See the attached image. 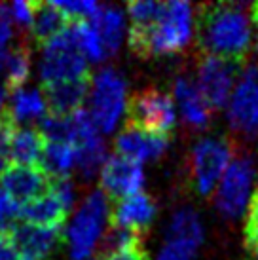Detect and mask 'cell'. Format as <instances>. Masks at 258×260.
I'll use <instances>...</instances> for the list:
<instances>
[{"label": "cell", "mask_w": 258, "mask_h": 260, "mask_svg": "<svg viewBox=\"0 0 258 260\" xmlns=\"http://www.w3.org/2000/svg\"><path fill=\"white\" fill-rule=\"evenodd\" d=\"M196 46L201 55L245 65L252 46L251 17L237 2H205L196 8Z\"/></svg>", "instance_id": "cell-1"}, {"label": "cell", "mask_w": 258, "mask_h": 260, "mask_svg": "<svg viewBox=\"0 0 258 260\" xmlns=\"http://www.w3.org/2000/svg\"><path fill=\"white\" fill-rule=\"evenodd\" d=\"M192 27L194 15L192 6L188 2H164L162 14L156 21L131 25L129 48L143 59L177 53L188 46L192 38Z\"/></svg>", "instance_id": "cell-2"}, {"label": "cell", "mask_w": 258, "mask_h": 260, "mask_svg": "<svg viewBox=\"0 0 258 260\" xmlns=\"http://www.w3.org/2000/svg\"><path fill=\"white\" fill-rule=\"evenodd\" d=\"M108 217V196L103 190H93L80 205L67 230L71 260H86L93 254L105 234Z\"/></svg>", "instance_id": "cell-3"}, {"label": "cell", "mask_w": 258, "mask_h": 260, "mask_svg": "<svg viewBox=\"0 0 258 260\" xmlns=\"http://www.w3.org/2000/svg\"><path fill=\"white\" fill-rule=\"evenodd\" d=\"M234 143L224 135L201 137L194 145L190 152V179L198 194H215L234 158Z\"/></svg>", "instance_id": "cell-4"}, {"label": "cell", "mask_w": 258, "mask_h": 260, "mask_svg": "<svg viewBox=\"0 0 258 260\" xmlns=\"http://www.w3.org/2000/svg\"><path fill=\"white\" fill-rule=\"evenodd\" d=\"M256 177V164L249 152L236 148L222 181L215 190V207L220 217L236 220L243 215L251 200L252 182Z\"/></svg>", "instance_id": "cell-5"}, {"label": "cell", "mask_w": 258, "mask_h": 260, "mask_svg": "<svg viewBox=\"0 0 258 260\" xmlns=\"http://www.w3.org/2000/svg\"><path fill=\"white\" fill-rule=\"evenodd\" d=\"M127 109V86L116 69H101L93 76L89 91V114L97 129L110 133L116 129L122 114Z\"/></svg>", "instance_id": "cell-6"}, {"label": "cell", "mask_w": 258, "mask_h": 260, "mask_svg": "<svg viewBox=\"0 0 258 260\" xmlns=\"http://www.w3.org/2000/svg\"><path fill=\"white\" fill-rule=\"evenodd\" d=\"M42 48L44 51L42 61H40V78H42L44 86L89 76L87 59L78 50V44L74 40L71 27L55 38H51Z\"/></svg>", "instance_id": "cell-7"}, {"label": "cell", "mask_w": 258, "mask_h": 260, "mask_svg": "<svg viewBox=\"0 0 258 260\" xmlns=\"http://www.w3.org/2000/svg\"><path fill=\"white\" fill-rule=\"evenodd\" d=\"M127 123L139 129L171 137L177 123L175 101L167 91L158 87H146L137 91L127 101Z\"/></svg>", "instance_id": "cell-8"}, {"label": "cell", "mask_w": 258, "mask_h": 260, "mask_svg": "<svg viewBox=\"0 0 258 260\" xmlns=\"http://www.w3.org/2000/svg\"><path fill=\"white\" fill-rule=\"evenodd\" d=\"M232 129L247 139L258 137V67L247 63L228 101Z\"/></svg>", "instance_id": "cell-9"}, {"label": "cell", "mask_w": 258, "mask_h": 260, "mask_svg": "<svg viewBox=\"0 0 258 260\" xmlns=\"http://www.w3.org/2000/svg\"><path fill=\"white\" fill-rule=\"evenodd\" d=\"M245 65H237L232 61L218 57L201 55L198 63V87L207 103L209 110H220L230 101V95L236 87V78L241 76Z\"/></svg>", "instance_id": "cell-10"}, {"label": "cell", "mask_w": 258, "mask_h": 260, "mask_svg": "<svg viewBox=\"0 0 258 260\" xmlns=\"http://www.w3.org/2000/svg\"><path fill=\"white\" fill-rule=\"evenodd\" d=\"M143 166L123 156H110L101 169V190L114 200H123L143 192Z\"/></svg>", "instance_id": "cell-11"}, {"label": "cell", "mask_w": 258, "mask_h": 260, "mask_svg": "<svg viewBox=\"0 0 258 260\" xmlns=\"http://www.w3.org/2000/svg\"><path fill=\"white\" fill-rule=\"evenodd\" d=\"M0 188L19 205L35 202L50 190V177L38 166L8 164L0 173Z\"/></svg>", "instance_id": "cell-12"}, {"label": "cell", "mask_w": 258, "mask_h": 260, "mask_svg": "<svg viewBox=\"0 0 258 260\" xmlns=\"http://www.w3.org/2000/svg\"><path fill=\"white\" fill-rule=\"evenodd\" d=\"M15 249L21 260H46L63 241V228L19 224L12 228Z\"/></svg>", "instance_id": "cell-13"}, {"label": "cell", "mask_w": 258, "mask_h": 260, "mask_svg": "<svg viewBox=\"0 0 258 260\" xmlns=\"http://www.w3.org/2000/svg\"><path fill=\"white\" fill-rule=\"evenodd\" d=\"M169 146V137L165 135H156V133H148L125 123L118 137L114 141V148L118 156H123L127 159H133L137 164H143L148 159L159 158Z\"/></svg>", "instance_id": "cell-14"}, {"label": "cell", "mask_w": 258, "mask_h": 260, "mask_svg": "<svg viewBox=\"0 0 258 260\" xmlns=\"http://www.w3.org/2000/svg\"><path fill=\"white\" fill-rule=\"evenodd\" d=\"M91 82H93V76L89 74L84 78L64 80V82L44 86V99L50 114L69 116L82 109L87 93L91 91Z\"/></svg>", "instance_id": "cell-15"}, {"label": "cell", "mask_w": 258, "mask_h": 260, "mask_svg": "<svg viewBox=\"0 0 258 260\" xmlns=\"http://www.w3.org/2000/svg\"><path fill=\"white\" fill-rule=\"evenodd\" d=\"M173 95L179 105L180 116L188 127L203 129L211 120V110H209L207 103L203 101L200 87L194 82V78H190L188 74H180L179 78L175 80Z\"/></svg>", "instance_id": "cell-16"}, {"label": "cell", "mask_w": 258, "mask_h": 260, "mask_svg": "<svg viewBox=\"0 0 258 260\" xmlns=\"http://www.w3.org/2000/svg\"><path fill=\"white\" fill-rule=\"evenodd\" d=\"M154 217H156V203L144 192L118 200L112 213H110L112 226L135 230L141 234L150 226Z\"/></svg>", "instance_id": "cell-17"}, {"label": "cell", "mask_w": 258, "mask_h": 260, "mask_svg": "<svg viewBox=\"0 0 258 260\" xmlns=\"http://www.w3.org/2000/svg\"><path fill=\"white\" fill-rule=\"evenodd\" d=\"M67 215H69V209L48 190V192L44 196H40L38 200L21 205L19 218L25 220L27 224H35V226L63 228L64 220H67Z\"/></svg>", "instance_id": "cell-18"}, {"label": "cell", "mask_w": 258, "mask_h": 260, "mask_svg": "<svg viewBox=\"0 0 258 260\" xmlns=\"http://www.w3.org/2000/svg\"><path fill=\"white\" fill-rule=\"evenodd\" d=\"M44 146H46V141L40 135V131L15 125L12 135H10L8 158H10L12 164L38 166L40 158H42Z\"/></svg>", "instance_id": "cell-19"}, {"label": "cell", "mask_w": 258, "mask_h": 260, "mask_svg": "<svg viewBox=\"0 0 258 260\" xmlns=\"http://www.w3.org/2000/svg\"><path fill=\"white\" fill-rule=\"evenodd\" d=\"M71 19L53 2H36L35 19L30 25V35L38 44H48L51 38L61 35L71 27Z\"/></svg>", "instance_id": "cell-20"}, {"label": "cell", "mask_w": 258, "mask_h": 260, "mask_svg": "<svg viewBox=\"0 0 258 260\" xmlns=\"http://www.w3.org/2000/svg\"><path fill=\"white\" fill-rule=\"evenodd\" d=\"M91 25L99 35L107 57L114 55L120 48V44H122L123 29H125L123 14L114 6H101L99 12L91 19Z\"/></svg>", "instance_id": "cell-21"}, {"label": "cell", "mask_w": 258, "mask_h": 260, "mask_svg": "<svg viewBox=\"0 0 258 260\" xmlns=\"http://www.w3.org/2000/svg\"><path fill=\"white\" fill-rule=\"evenodd\" d=\"M74 148H76V167L86 179L95 177L108 159L107 145L101 137V131H93L84 139H80Z\"/></svg>", "instance_id": "cell-22"}, {"label": "cell", "mask_w": 258, "mask_h": 260, "mask_svg": "<svg viewBox=\"0 0 258 260\" xmlns=\"http://www.w3.org/2000/svg\"><path fill=\"white\" fill-rule=\"evenodd\" d=\"M76 166V148L64 143H46L38 167L50 179H67Z\"/></svg>", "instance_id": "cell-23"}, {"label": "cell", "mask_w": 258, "mask_h": 260, "mask_svg": "<svg viewBox=\"0 0 258 260\" xmlns=\"http://www.w3.org/2000/svg\"><path fill=\"white\" fill-rule=\"evenodd\" d=\"M169 241H180L192 247H198L203 243V224L200 220V215L190 207L179 209L171 218L169 230H167Z\"/></svg>", "instance_id": "cell-24"}, {"label": "cell", "mask_w": 258, "mask_h": 260, "mask_svg": "<svg viewBox=\"0 0 258 260\" xmlns=\"http://www.w3.org/2000/svg\"><path fill=\"white\" fill-rule=\"evenodd\" d=\"M46 110H48V105H46L44 93H40L38 89H19L12 93L8 112L15 120V123H19L42 120L46 116Z\"/></svg>", "instance_id": "cell-25"}, {"label": "cell", "mask_w": 258, "mask_h": 260, "mask_svg": "<svg viewBox=\"0 0 258 260\" xmlns=\"http://www.w3.org/2000/svg\"><path fill=\"white\" fill-rule=\"evenodd\" d=\"M135 249H143V234L141 232L110 226L108 230H105L99 245H97V258L127 253V251H135Z\"/></svg>", "instance_id": "cell-26"}, {"label": "cell", "mask_w": 258, "mask_h": 260, "mask_svg": "<svg viewBox=\"0 0 258 260\" xmlns=\"http://www.w3.org/2000/svg\"><path fill=\"white\" fill-rule=\"evenodd\" d=\"M4 84L10 93L23 89L25 82L30 76V51L25 44L15 46L14 50H8V61L4 69Z\"/></svg>", "instance_id": "cell-27"}, {"label": "cell", "mask_w": 258, "mask_h": 260, "mask_svg": "<svg viewBox=\"0 0 258 260\" xmlns=\"http://www.w3.org/2000/svg\"><path fill=\"white\" fill-rule=\"evenodd\" d=\"M71 29H72V35H74V40L78 44V50L82 51V55L87 61L97 63V61L107 59V53L103 50L99 35H97V30L93 29V25L87 21V19L72 21Z\"/></svg>", "instance_id": "cell-28"}, {"label": "cell", "mask_w": 258, "mask_h": 260, "mask_svg": "<svg viewBox=\"0 0 258 260\" xmlns=\"http://www.w3.org/2000/svg\"><path fill=\"white\" fill-rule=\"evenodd\" d=\"M40 135L46 143H64L74 146V123L72 116L46 114L40 120Z\"/></svg>", "instance_id": "cell-29"}, {"label": "cell", "mask_w": 258, "mask_h": 260, "mask_svg": "<svg viewBox=\"0 0 258 260\" xmlns=\"http://www.w3.org/2000/svg\"><path fill=\"white\" fill-rule=\"evenodd\" d=\"M243 243L249 254H256L258 251V188L252 192L247 207V220L243 226Z\"/></svg>", "instance_id": "cell-30"}, {"label": "cell", "mask_w": 258, "mask_h": 260, "mask_svg": "<svg viewBox=\"0 0 258 260\" xmlns=\"http://www.w3.org/2000/svg\"><path fill=\"white\" fill-rule=\"evenodd\" d=\"M53 4L63 12L71 21H80V19H93L95 14L99 12V4L93 0H69V2H59L53 0Z\"/></svg>", "instance_id": "cell-31"}, {"label": "cell", "mask_w": 258, "mask_h": 260, "mask_svg": "<svg viewBox=\"0 0 258 260\" xmlns=\"http://www.w3.org/2000/svg\"><path fill=\"white\" fill-rule=\"evenodd\" d=\"M164 2H152V0H133L127 2V14L135 25L156 21L162 14Z\"/></svg>", "instance_id": "cell-32"}, {"label": "cell", "mask_w": 258, "mask_h": 260, "mask_svg": "<svg viewBox=\"0 0 258 260\" xmlns=\"http://www.w3.org/2000/svg\"><path fill=\"white\" fill-rule=\"evenodd\" d=\"M21 205L0 188V230H12L19 218Z\"/></svg>", "instance_id": "cell-33"}, {"label": "cell", "mask_w": 258, "mask_h": 260, "mask_svg": "<svg viewBox=\"0 0 258 260\" xmlns=\"http://www.w3.org/2000/svg\"><path fill=\"white\" fill-rule=\"evenodd\" d=\"M15 125H19V123H15V120L10 116L8 109L2 110V114H0V173H2L8 167V164H10L8 146H10V135H12V131H14Z\"/></svg>", "instance_id": "cell-34"}, {"label": "cell", "mask_w": 258, "mask_h": 260, "mask_svg": "<svg viewBox=\"0 0 258 260\" xmlns=\"http://www.w3.org/2000/svg\"><path fill=\"white\" fill-rule=\"evenodd\" d=\"M196 247L188 245V243H180V241H169L162 247L156 260H194L196 256Z\"/></svg>", "instance_id": "cell-35"}, {"label": "cell", "mask_w": 258, "mask_h": 260, "mask_svg": "<svg viewBox=\"0 0 258 260\" xmlns=\"http://www.w3.org/2000/svg\"><path fill=\"white\" fill-rule=\"evenodd\" d=\"M35 8H36V2H14L10 6L12 19H15L23 27H29L30 29L33 19H35Z\"/></svg>", "instance_id": "cell-36"}, {"label": "cell", "mask_w": 258, "mask_h": 260, "mask_svg": "<svg viewBox=\"0 0 258 260\" xmlns=\"http://www.w3.org/2000/svg\"><path fill=\"white\" fill-rule=\"evenodd\" d=\"M10 40H12V14L10 6L0 2V50H6Z\"/></svg>", "instance_id": "cell-37"}, {"label": "cell", "mask_w": 258, "mask_h": 260, "mask_svg": "<svg viewBox=\"0 0 258 260\" xmlns=\"http://www.w3.org/2000/svg\"><path fill=\"white\" fill-rule=\"evenodd\" d=\"M0 260H21L15 249L12 230H0Z\"/></svg>", "instance_id": "cell-38"}, {"label": "cell", "mask_w": 258, "mask_h": 260, "mask_svg": "<svg viewBox=\"0 0 258 260\" xmlns=\"http://www.w3.org/2000/svg\"><path fill=\"white\" fill-rule=\"evenodd\" d=\"M97 260H150V258H148V253L144 249H135V251L112 254V256H103V258H97Z\"/></svg>", "instance_id": "cell-39"}, {"label": "cell", "mask_w": 258, "mask_h": 260, "mask_svg": "<svg viewBox=\"0 0 258 260\" xmlns=\"http://www.w3.org/2000/svg\"><path fill=\"white\" fill-rule=\"evenodd\" d=\"M251 21L256 29V40H258V2H254L251 6Z\"/></svg>", "instance_id": "cell-40"}, {"label": "cell", "mask_w": 258, "mask_h": 260, "mask_svg": "<svg viewBox=\"0 0 258 260\" xmlns=\"http://www.w3.org/2000/svg\"><path fill=\"white\" fill-rule=\"evenodd\" d=\"M2 110H4V89L0 87V114H2Z\"/></svg>", "instance_id": "cell-41"}, {"label": "cell", "mask_w": 258, "mask_h": 260, "mask_svg": "<svg viewBox=\"0 0 258 260\" xmlns=\"http://www.w3.org/2000/svg\"><path fill=\"white\" fill-rule=\"evenodd\" d=\"M254 258H258V251H256V254H254Z\"/></svg>", "instance_id": "cell-42"}]
</instances>
